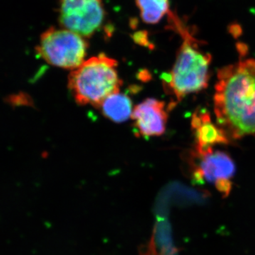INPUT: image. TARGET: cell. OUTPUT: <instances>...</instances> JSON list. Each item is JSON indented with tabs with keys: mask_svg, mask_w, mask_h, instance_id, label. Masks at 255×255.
Here are the masks:
<instances>
[{
	"mask_svg": "<svg viewBox=\"0 0 255 255\" xmlns=\"http://www.w3.org/2000/svg\"><path fill=\"white\" fill-rule=\"evenodd\" d=\"M214 100L219 127L228 138L255 136V60L220 69Z\"/></svg>",
	"mask_w": 255,
	"mask_h": 255,
	"instance_id": "6da1fadb",
	"label": "cell"
},
{
	"mask_svg": "<svg viewBox=\"0 0 255 255\" xmlns=\"http://www.w3.org/2000/svg\"><path fill=\"white\" fill-rule=\"evenodd\" d=\"M169 23L183 39L178 50L172 70L164 74V90L174 96L177 102L191 93L200 92L208 86L211 55L201 48L200 41L177 15L169 13Z\"/></svg>",
	"mask_w": 255,
	"mask_h": 255,
	"instance_id": "7a4b0ae2",
	"label": "cell"
},
{
	"mask_svg": "<svg viewBox=\"0 0 255 255\" xmlns=\"http://www.w3.org/2000/svg\"><path fill=\"white\" fill-rule=\"evenodd\" d=\"M117 61L104 53L84 62L68 77V88L80 105L100 108L109 96L119 92L122 81Z\"/></svg>",
	"mask_w": 255,
	"mask_h": 255,
	"instance_id": "3957f363",
	"label": "cell"
},
{
	"mask_svg": "<svg viewBox=\"0 0 255 255\" xmlns=\"http://www.w3.org/2000/svg\"><path fill=\"white\" fill-rule=\"evenodd\" d=\"M88 43L67 29L50 28L42 33L36 53L53 66L75 70L84 63Z\"/></svg>",
	"mask_w": 255,
	"mask_h": 255,
	"instance_id": "277c9868",
	"label": "cell"
},
{
	"mask_svg": "<svg viewBox=\"0 0 255 255\" xmlns=\"http://www.w3.org/2000/svg\"><path fill=\"white\" fill-rule=\"evenodd\" d=\"M105 18L101 0H60V23L65 29L90 37Z\"/></svg>",
	"mask_w": 255,
	"mask_h": 255,
	"instance_id": "5b68a950",
	"label": "cell"
},
{
	"mask_svg": "<svg viewBox=\"0 0 255 255\" xmlns=\"http://www.w3.org/2000/svg\"><path fill=\"white\" fill-rule=\"evenodd\" d=\"M173 106L166 107L165 102L149 98L137 105L132 110L131 119L137 135L159 136L165 131L168 112Z\"/></svg>",
	"mask_w": 255,
	"mask_h": 255,
	"instance_id": "8992f818",
	"label": "cell"
},
{
	"mask_svg": "<svg viewBox=\"0 0 255 255\" xmlns=\"http://www.w3.org/2000/svg\"><path fill=\"white\" fill-rule=\"evenodd\" d=\"M193 156L199 159V165L193 172V180L201 183H214L222 181H231L236 172V165L232 158L222 151L210 150L204 155H199L193 152Z\"/></svg>",
	"mask_w": 255,
	"mask_h": 255,
	"instance_id": "52a82bcc",
	"label": "cell"
},
{
	"mask_svg": "<svg viewBox=\"0 0 255 255\" xmlns=\"http://www.w3.org/2000/svg\"><path fill=\"white\" fill-rule=\"evenodd\" d=\"M191 127L195 130L196 151L201 155L213 150L218 144L229 143L230 140L219 127L212 123L211 116L206 111H198L193 115Z\"/></svg>",
	"mask_w": 255,
	"mask_h": 255,
	"instance_id": "ba28073f",
	"label": "cell"
},
{
	"mask_svg": "<svg viewBox=\"0 0 255 255\" xmlns=\"http://www.w3.org/2000/svg\"><path fill=\"white\" fill-rule=\"evenodd\" d=\"M100 108L105 117L116 123L126 122L132 115L131 100L128 96L120 92L109 96Z\"/></svg>",
	"mask_w": 255,
	"mask_h": 255,
	"instance_id": "9c48e42d",
	"label": "cell"
},
{
	"mask_svg": "<svg viewBox=\"0 0 255 255\" xmlns=\"http://www.w3.org/2000/svg\"><path fill=\"white\" fill-rule=\"evenodd\" d=\"M142 21L146 23H158L169 13V0H136Z\"/></svg>",
	"mask_w": 255,
	"mask_h": 255,
	"instance_id": "30bf717a",
	"label": "cell"
}]
</instances>
